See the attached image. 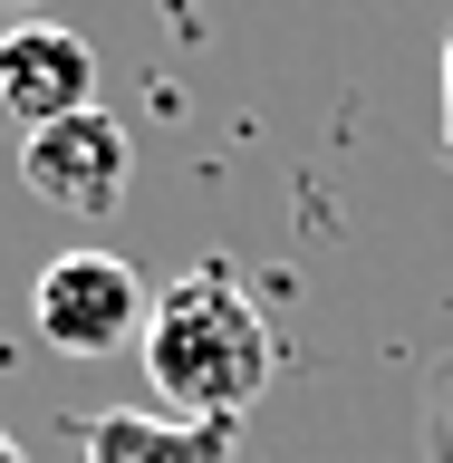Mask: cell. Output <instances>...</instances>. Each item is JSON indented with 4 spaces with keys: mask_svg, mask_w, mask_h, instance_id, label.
Here are the masks:
<instances>
[{
    "mask_svg": "<svg viewBox=\"0 0 453 463\" xmlns=\"http://www.w3.org/2000/svg\"><path fill=\"white\" fill-rule=\"evenodd\" d=\"M29 318H39V338H49L58 357H116V347L145 338L155 299H145L136 260H116V251H58L49 270L29 280Z\"/></svg>",
    "mask_w": 453,
    "mask_h": 463,
    "instance_id": "2",
    "label": "cell"
},
{
    "mask_svg": "<svg viewBox=\"0 0 453 463\" xmlns=\"http://www.w3.org/2000/svg\"><path fill=\"white\" fill-rule=\"evenodd\" d=\"M0 463H29V454H20V444H10V434H0Z\"/></svg>",
    "mask_w": 453,
    "mask_h": 463,
    "instance_id": "7",
    "label": "cell"
},
{
    "mask_svg": "<svg viewBox=\"0 0 453 463\" xmlns=\"http://www.w3.org/2000/svg\"><path fill=\"white\" fill-rule=\"evenodd\" d=\"M444 165H453V39H444Z\"/></svg>",
    "mask_w": 453,
    "mask_h": 463,
    "instance_id": "6",
    "label": "cell"
},
{
    "mask_svg": "<svg viewBox=\"0 0 453 463\" xmlns=\"http://www.w3.org/2000/svg\"><path fill=\"white\" fill-rule=\"evenodd\" d=\"M0 10H39V0H0Z\"/></svg>",
    "mask_w": 453,
    "mask_h": 463,
    "instance_id": "8",
    "label": "cell"
},
{
    "mask_svg": "<svg viewBox=\"0 0 453 463\" xmlns=\"http://www.w3.org/2000/svg\"><path fill=\"white\" fill-rule=\"evenodd\" d=\"M145 376L165 415H203V425H241L270 376H280V338L241 280L222 260H203L184 280L155 289V318H145Z\"/></svg>",
    "mask_w": 453,
    "mask_h": 463,
    "instance_id": "1",
    "label": "cell"
},
{
    "mask_svg": "<svg viewBox=\"0 0 453 463\" xmlns=\"http://www.w3.org/2000/svg\"><path fill=\"white\" fill-rule=\"evenodd\" d=\"M20 184L39 203H58V213H78V222H107L116 203H126V184H136V136L107 107L58 116V126H39L20 145Z\"/></svg>",
    "mask_w": 453,
    "mask_h": 463,
    "instance_id": "3",
    "label": "cell"
},
{
    "mask_svg": "<svg viewBox=\"0 0 453 463\" xmlns=\"http://www.w3.org/2000/svg\"><path fill=\"white\" fill-rule=\"evenodd\" d=\"M78 454L87 463H231V425L116 405V415H87V425H78Z\"/></svg>",
    "mask_w": 453,
    "mask_h": 463,
    "instance_id": "5",
    "label": "cell"
},
{
    "mask_svg": "<svg viewBox=\"0 0 453 463\" xmlns=\"http://www.w3.org/2000/svg\"><path fill=\"white\" fill-rule=\"evenodd\" d=\"M97 107V49L68 20H10L0 29V116H20L29 136L58 116Z\"/></svg>",
    "mask_w": 453,
    "mask_h": 463,
    "instance_id": "4",
    "label": "cell"
}]
</instances>
